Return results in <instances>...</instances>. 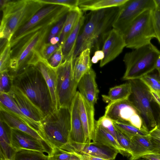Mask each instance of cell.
<instances>
[{
  "label": "cell",
  "instance_id": "ffe728a7",
  "mask_svg": "<svg viewBox=\"0 0 160 160\" xmlns=\"http://www.w3.org/2000/svg\"><path fill=\"white\" fill-rule=\"evenodd\" d=\"M43 76L49 88L55 111L58 109L56 96V69L52 68L47 61L40 55L34 65Z\"/></svg>",
  "mask_w": 160,
  "mask_h": 160
},
{
  "label": "cell",
  "instance_id": "bcb514c9",
  "mask_svg": "<svg viewBox=\"0 0 160 160\" xmlns=\"http://www.w3.org/2000/svg\"><path fill=\"white\" fill-rule=\"evenodd\" d=\"M151 95L152 100L158 105L160 108V95L159 93L155 90L148 88Z\"/></svg>",
  "mask_w": 160,
  "mask_h": 160
},
{
  "label": "cell",
  "instance_id": "b9f144b4",
  "mask_svg": "<svg viewBox=\"0 0 160 160\" xmlns=\"http://www.w3.org/2000/svg\"><path fill=\"white\" fill-rule=\"evenodd\" d=\"M152 15L153 27L156 38L160 44V9L157 5L153 10Z\"/></svg>",
  "mask_w": 160,
  "mask_h": 160
},
{
  "label": "cell",
  "instance_id": "5bb4252c",
  "mask_svg": "<svg viewBox=\"0 0 160 160\" xmlns=\"http://www.w3.org/2000/svg\"><path fill=\"white\" fill-rule=\"evenodd\" d=\"M126 47L123 34L112 28L104 40L102 50L104 54L103 59L100 61L102 67L117 58Z\"/></svg>",
  "mask_w": 160,
  "mask_h": 160
},
{
  "label": "cell",
  "instance_id": "db71d44e",
  "mask_svg": "<svg viewBox=\"0 0 160 160\" xmlns=\"http://www.w3.org/2000/svg\"><path fill=\"white\" fill-rule=\"evenodd\" d=\"M157 70L158 72V76L160 78V69H158Z\"/></svg>",
  "mask_w": 160,
  "mask_h": 160
},
{
  "label": "cell",
  "instance_id": "3957f363",
  "mask_svg": "<svg viewBox=\"0 0 160 160\" xmlns=\"http://www.w3.org/2000/svg\"><path fill=\"white\" fill-rule=\"evenodd\" d=\"M46 5L39 0H1V40L9 42L18 29Z\"/></svg>",
  "mask_w": 160,
  "mask_h": 160
},
{
  "label": "cell",
  "instance_id": "7c38bea8",
  "mask_svg": "<svg viewBox=\"0 0 160 160\" xmlns=\"http://www.w3.org/2000/svg\"><path fill=\"white\" fill-rule=\"evenodd\" d=\"M156 6L154 0H128L119 7L112 25L123 34L133 21L144 11L153 10Z\"/></svg>",
  "mask_w": 160,
  "mask_h": 160
},
{
  "label": "cell",
  "instance_id": "681fc988",
  "mask_svg": "<svg viewBox=\"0 0 160 160\" xmlns=\"http://www.w3.org/2000/svg\"><path fill=\"white\" fill-rule=\"evenodd\" d=\"M159 69H160V55L157 59L155 65L156 69L158 70Z\"/></svg>",
  "mask_w": 160,
  "mask_h": 160
},
{
  "label": "cell",
  "instance_id": "8fae6325",
  "mask_svg": "<svg viewBox=\"0 0 160 160\" xmlns=\"http://www.w3.org/2000/svg\"><path fill=\"white\" fill-rule=\"evenodd\" d=\"M128 81L132 87V93L128 99L139 112L148 129H152L157 125V121L151 107L152 99L148 88L139 79Z\"/></svg>",
  "mask_w": 160,
  "mask_h": 160
},
{
  "label": "cell",
  "instance_id": "8d00e7d4",
  "mask_svg": "<svg viewBox=\"0 0 160 160\" xmlns=\"http://www.w3.org/2000/svg\"><path fill=\"white\" fill-rule=\"evenodd\" d=\"M68 13L62 17L51 28L48 35L45 43H49L50 39L53 37L58 36L59 37L65 22Z\"/></svg>",
  "mask_w": 160,
  "mask_h": 160
},
{
  "label": "cell",
  "instance_id": "9f6ffc18",
  "mask_svg": "<svg viewBox=\"0 0 160 160\" xmlns=\"http://www.w3.org/2000/svg\"><path fill=\"white\" fill-rule=\"evenodd\" d=\"M139 160V159H137V160Z\"/></svg>",
  "mask_w": 160,
  "mask_h": 160
},
{
  "label": "cell",
  "instance_id": "816d5d0a",
  "mask_svg": "<svg viewBox=\"0 0 160 160\" xmlns=\"http://www.w3.org/2000/svg\"><path fill=\"white\" fill-rule=\"evenodd\" d=\"M160 112L158 118V120L157 121V126L159 128H160Z\"/></svg>",
  "mask_w": 160,
  "mask_h": 160
},
{
  "label": "cell",
  "instance_id": "4fadbf2b",
  "mask_svg": "<svg viewBox=\"0 0 160 160\" xmlns=\"http://www.w3.org/2000/svg\"><path fill=\"white\" fill-rule=\"evenodd\" d=\"M10 139L12 147L16 152L26 149L51 155V149L45 143L18 130L10 128Z\"/></svg>",
  "mask_w": 160,
  "mask_h": 160
},
{
  "label": "cell",
  "instance_id": "9a60e30c",
  "mask_svg": "<svg viewBox=\"0 0 160 160\" xmlns=\"http://www.w3.org/2000/svg\"><path fill=\"white\" fill-rule=\"evenodd\" d=\"M108 160H114L119 153L117 150L94 142L79 144H69L67 150Z\"/></svg>",
  "mask_w": 160,
  "mask_h": 160
},
{
  "label": "cell",
  "instance_id": "f907efd6",
  "mask_svg": "<svg viewBox=\"0 0 160 160\" xmlns=\"http://www.w3.org/2000/svg\"><path fill=\"white\" fill-rule=\"evenodd\" d=\"M69 160H81L74 153Z\"/></svg>",
  "mask_w": 160,
  "mask_h": 160
},
{
  "label": "cell",
  "instance_id": "e575fe53",
  "mask_svg": "<svg viewBox=\"0 0 160 160\" xmlns=\"http://www.w3.org/2000/svg\"><path fill=\"white\" fill-rule=\"evenodd\" d=\"M96 123L116 139L115 127L113 121L111 119L104 115L100 117L98 120L96 121Z\"/></svg>",
  "mask_w": 160,
  "mask_h": 160
},
{
  "label": "cell",
  "instance_id": "7a4b0ae2",
  "mask_svg": "<svg viewBox=\"0 0 160 160\" xmlns=\"http://www.w3.org/2000/svg\"><path fill=\"white\" fill-rule=\"evenodd\" d=\"M12 84L22 91L45 117L55 111L46 81L34 66H29L13 72Z\"/></svg>",
  "mask_w": 160,
  "mask_h": 160
},
{
  "label": "cell",
  "instance_id": "52a82bcc",
  "mask_svg": "<svg viewBox=\"0 0 160 160\" xmlns=\"http://www.w3.org/2000/svg\"><path fill=\"white\" fill-rule=\"evenodd\" d=\"M70 10L63 6L46 5L14 33L9 41L10 46L29 32L53 26Z\"/></svg>",
  "mask_w": 160,
  "mask_h": 160
},
{
  "label": "cell",
  "instance_id": "c3c4849f",
  "mask_svg": "<svg viewBox=\"0 0 160 160\" xmlns=\"http://www.w3.org/2000/svg\"><path fill=\"white\" fill-rule=\"evenodd\" d=\"M59 41V37L56 36L51 38L49 41V43L52 45H55L58 43Z\"/></svg>",
  "mask_w": 160,
  "mask_h": 160
},
{
  "label": "cell",
  "instance_id": "9c48e42d",
  "mask_svg": "<svg viewBox=\"0 0 160 160\" xmlns=\"http://www.w3.org/2000/svg\"><path fill=\"white\" fill-rule=\"evenodd\" d=\"M73 56L64 61L56 69V96L58 109H70L76 94L78 83L75 78Z\"/></svg>",
  "mask_w": 160,
  "mask_h": 160
},
{
  "label": "cell",
  "instance_id": "ac0fdd59",
  "mask_svg": "<svg viewBox=\"0 0 160 160\" xmlns=\"http://www.w3.org/2000/svg\"><path fill=\"white\" fill-rule=\"evenodd\" d=\"M78 97L79 92L77 91L70 108L71 127L70 144H71L85 143V135L79 111Z\"/></svg>",
  "mask_w": 160,
  "mask_h": 160
},
{
  "label": "cell",
  "instance_id": "83f0119b",
  "mask_svg": "<svg viewBox=\"0 0 160 160\" xmlns=\"http://www.w3.org/2000/svg\"><path fill=\"white\" fill-rule=\"evenodd\" d=\"M85 20V17L83 14L74 29L61 46L63 56V62L73 56L77 41L81 28L84 25Z\"/></svg>",
  "mask_w": 160,
  "mask_h": 160
},
{
  "label": "cell",
  "instance_id": "d590c367",
  "mask_svg": "<svg viewBox=\"0 0 160 160\" xmlns=\"http://www.w3.org/2000/svg\"><path fill=\"white\" fill-rule=\"evenodd\" d=\"M72 155L71 152L55 148L52 149L48 160H69Z\"/></svg>",
  "mask_w": 160,
  "mask_h": 160
},
{
  "label": "cell",
  "instance_id": "603a6c76",
  "mask_svg": "<svg viewBox=\"0 0 160 160\" xmlns=\"http://www.w3.org/2000/svg\"><path fill=\"white\" fill-rule=\"evenodd\" d=\"M0 110L15 116L39 132L40 124L29 118L22 112L9 93L0 92Z\"/></svg>",
  "mask_w": 160,
  "mask_h": 160
},
{
  "label": "cell",
  "instance_id": "60d3db41",
  "mask_svg": "<svg viewBox=\"0 0 160 160\" xmlns=\"http://www.w3.org/2000/svg\"><path fill=\"white\" fill-rule=\"evenodd\" d=\"M116 139L120 146L126 151L130 157V141L118 129L115 128Z\"/></svg>",
  "mask_w": 160,
  "mask_h": 160
},
{
  "label": "cell",
  "instance_id": "11a10c76",
  "mask_svg": "<svg viewBox=\"0 0 160 160\" xmlns=\"http://www.w3.org/2000/svg\"><path fill=\"white\" fill-rule=\"evenodd\" d=\"M138 159H139V160H147V159H144L143 158H141Z\"/></svg>",
  "mask_w": 160,
  "mask_h": 160
},
{
  "label": "cell",
  "instance_id": "ba28073f",
  "mask_svg": "<svg viewBox=\"0 0 160 160\" xmlns=\"http://www.w3.org/2000/svg\"><path fill=\"white\" fill-rule=\"evenodd\" d=\"M153 10H146L132 23L123 34L126 47L136 49L151 43L156 38L153 21Z\"/></svg>",
  "mask_w": 160,
  "mask_h": 160
},
{
  "label": "cell",
  "instance_id": "484cf974",
  "mask_svg": "<svg viewBox=\"0 0 160 160\" xmlns=\"http://www.w3.org/2000/svg\"><path fill=\"white\" fill-rule=\"evenodd\" d=\"M132 93L130 83L128 82L116 86L109 89L107 95H102L103 101L108 104L128 100Z\"/></svg>",
  "mask_w": 160,
  "mask_h": 160
},
{
  "label": "cell",
  "instance_id": "f35d334b",
  "mask_svg": "<svg viewBox=\"0 0 160 160\" xmlns=\"http://www.w3.org/2000/svg\"><path fill=\"white\" fill-rule=\"evenodd\" d=\"M46 4H56L66 7L70 9L78 8L79 0H39Z\"/></svg>",
  "mask_w": 160,
  "mask_h": 160
},
{
  "label": "cell",
  "instance_id": "d6a6232c",
  "mask_svg": "<svg viewBox=\"0 0 160 160\" xmlns=\"http://www.w3.org/2000/svg\"><path fill=\"white\" fill-rule=\"evenodd\" d=\"M148 88L157 92L160 95V78L155 74H148L139 79Z\"/></svg>",
  "mask_w": 160,
  "mask_h": 160
},
{
  "label": "cell",
  "instance_id": "f1b7e54d",
  "mask_svg": "<svg viewBox=\"0 0 160 160\" xmlns=\"http://www.w3.org/2000/svg\"><path fill=\"white\" fill-rule=\"evenodd\" d=\"M83 14L79 8L70 9L68 13L67 17L59 36V44L62 46L67 37L74 28L81 17Z\"/></svg>",
  "mask_w": 160,
  "mask_h": 160
},
{
  "label": "cell",
  "instance_id": "cb8c5ba5",
  "mask_svg": "<svg viewBox=\"0 0 160 160\" xmlns=\"http://www.w3.org/2000/svg\"><path fill=\"white\" fill-rule=\"evenodd\" d=\"M128 0H79L78 7L82 11H96L119 7Z\"/></svg>",
  "mask_w": 160,
  "mask_h": 160
},
{
  "label": "cell",
  "instance_id": "4dcf8cb0",
  "mask_svg": "<svg viewBox=\"0 0 160 160\" xmlns=\"http://www.w3.org/2000/svg\"><path fill=\"white\" fill-rule=\"evenodd\" d=\"M113 122L115 127L129 139L135 136L148 134L149 132L141 130L128 123L114 121Z\"/></svg>",
  "mask_w": 160,
  "mask_h": 160
},
{
  "label": "cell",
  "instance_id": "8992f818",
  "mask_svg": "<svg viewBox=\"0 0 160 160\" xmlns=\"http://www.w3.org/2000/svg\"><path fill=\"white\" fill-rule=\"evenodd\" d=\"M160 51L152 43L126 53L123 58L126 69L124 80L140 79L155 69L156 62Z\"/></svg>",
  "mask_w": 160,
  "mask_h": 160
},
{
  "label": "cell",
  "instance_id": "836d02e7",
  "mask_svg": "<svg viewBox=\"0 0 160 160\" xmlns=\"http://www.w3.org/2000/svg\"><path fill=\"white\" fill-rule=\"evenodd\" d=\"M11 60V46L8 41L1 49L0 72L8 70Z\"/></svg>",
  "mask_w": 160,
  "mask_h": 160
},
{
  "label": "cell",
  "instance_id": "4316f807",
  "mask_svg": "<svg viewBox=\"0 0 160 160\" xmlns=\"http://www.w3.org/2000/svg\"><path fill=\"white\" fill-rule=\"evenodd\" d=\"M91 49L87 48L82 51L74 60L73 70L77 82H78L82 77L92 68L90 58Z\"/></svg>",
  "mask_w": 160,
  "mask_h": 160
},
{
  "label": "cell",
  "instance_id": "1f68e13d",
  "mask_svg": "<svg viewBox=\"0 0 160 160\" xmlns=\"http://www.w3.org/2000/svg\"><path fill=\"white\" fill-rule=\"evenodd\" d=\"M13 72L6 70L0 72V92L9 93L12 84Z\"/></svg>",
  "mask_w": 160,
  "mask_h": 160
},
{
  "label": "cell",
  "instance_id": "30bf717a",
  "mask_svg": "<svg viewBox=\"0 0 160 160\" xmlns=\"http://www.w3.org/2000/svg\"><path fill=\"white\" fill-rule=\"evenodd\" d=\"M104 115L113 121L128 123L141 130L149 131L140 113L128 99L108 104Z\"/></svg>",
  "mask_w": 160,
  "mask_h": 160
},
{
  "label": "cell",
  "instance_id": "f546056e",
  "mask_svg": "<svg viewBox=\"0 0 160 160\" xmlns=\"http://www.w3.org/2000/svg\"><path fill=\"white\" fill-rule=\"evenodd\" d=\"M49 158L43 152L21 149L16 152L12 160H48Z\"/></svg>",
  "mask_w": 160,
  "mask_h": 160
},
{
  "label": "cell",
  "instance_id": "2e32d148",
  "mask_svg": "<svg viewBox=\"0 0 160 160\" xmlns=\"http://www.w3.org/2000/svg\"><path fill=\"white\" fill-rule=\"evenodd\" d=\"M9 94L16 104L26 116L40 124L45 117V115L22 91L13 85Z\"/></svg>",
  "mask_w": 160,
  "mask_h": 160
},
{
  "label": "cell",
  "instance_id": "277c9868",
  "mask_svg": "<svg viewBox=\"0 0 160 160\" xmlns=\"http://www.w3.org/2000/svg\"><path fill=\"white\" fill-rule=\"evenodd\" d=\"M52 27L29 32L11 46L8 70L15 73L29 66L34 65L40 55V49L46 42Z\"/></svg>",
  "mask_w": 160,
  "mask_h": 160
},
{
  "label": "cell",
  "instance_id": "d4e9b609",
  "mask_svg": "<svg viewBox=\"0 0 160 160\" xmlns=\"http://www.w3.org/2000/svg\"><path fill=\"white\" fill-rule=\"evenodd\" d=\"M93 142L103 144L118 150L124 156H129L125 150L119 144L116 139L95 122V129Z\"/></svg>",
  "mask_w": 160,
  "mask_h": 160
},
{
  "label": "cell",
  "instance_id": "d6986e66",
  "mask_svg": "<svg viewBox=\"0 0 160 160\" xmlns=\"http://www.w3.org/2000/svg\"><path fill=\"white\" fill-rule=\"evenodd\" d=\"M96 77L95 72L91 68L82 77L78 85L79 92L93 106L97 103L99 93Z\"/></svg>",
  "mask_w": 160,
  "mask_h": 160
},
{
  "label": "cell",
  "instance_id": "e0dca14e",
  "mask_svg": "<svg viewBox=\"0 0 160 160\" xmlns=\"http://www.w3.org/2000/svg\"><path fill=\"white\" fill-rule=\"evenodd\" d=\"M78 108L83 126L85 143L93 142L96 121L94 118V106L91 105L79 92Z\"/></svg>",
  "mask_w": 160,
  "mask_h": 160
},
{
  "label": "cell",
  "instance_id": "6da1fadb",
  "mask_svg": "<svg viewBox=\"0 0 160 160\" xmlns=\"http://www.w3.org/2000/svg\"><path fill=\"white\" fill-rule=\"evenodd\" d=\"M119 10V7L92 11L78 36L73 54L74 60L83 51L100 46L110 31Z\"/></svg>",
  "mask_w": 160,
  "mask_h": 160
},
{
  "label": "cell",
  "instance_id": "7402d4cb",
  "mask_svg": "<svg viewBox=\"0 0 160 160\" xmlns=\"http://www.w3.org/2000/svg\"><path fill=\"white\" fill-rule=\"evenodd\" d=\"M0 119L3 121L10 128L18 130L26 133L42 141L49 147L43 138L38 131L10 113L2 110H0Z\"/></svg>",
  "mask_w": 160,
  "mask_h": 160
},
{
  "label": "cell",
  "instance_id": "74e56055",
  "mask_svg": "<svg viewBox=\"0 0 160 160\" xmlns=\"http://www.w3.org/2000/svg\"><path fill=\"white\" fill-rule=\"evenodd\" d=\"M60 46L58 43L52 45L50 43H45L40 49V54L43 58L48 60Z\"/></svg>",
  "mask_w": 160,
  "mask_h": 160
},
{
  "label": "cell",
  "instance_id": "5b68a950",
  "mask_svg": "<svg viewBox=\"0 0 160 160\" xmlns=\"http://www.w3.org/2000/svg\"><path fill=\"white\" fill-rule=\"evenodd\" d=\"M70 109L61 108L46 116L40 122L39 132L52 149H64L70 144Z\"/></svg>",
  "mask_w": 160,
  "mask_h": 160
},
{
  "label": "cell",
  "instance_id": "44dd1931",
  "mask_svg": "<svg viewBox=\"0 0 160 160\" xmlns=\"http://www.w3.org/2000/svg\"><path fill=\"white\" fill-rule=\"evenodd\" d=\"M130 157L129 160H136L154 152L152 138L149 135H137L130 139Z\"/></svg>",
  "mask_w": 160,
  "mask_h": 160
},
{
  "label": "cell",
  "instance_id": "7dc6e473",
  "mask_svg": "<svg viewBox=\"0 0 160 160\" xmlns=\"http://www.w3.org/2000/svg\"><path fill=\"white\" fill-rule=\"evenodd\" d=\"M141 158L148 160H160V154L150 153L143 156Z\"/></svg>",
  "mask_w": 160,
  "mask_h": 160
},
{
  "label": "cell",
  "instance_id": "7bdbcfd3",
  "mask_svg": "<svg viewBox=\"0 0 160 160\" xmlns=\"http://www.w3.org/2000/svg\"><path fill=\"white\" fill-rule=\"evenodd\" d=\"M148 134L155 146L156 153L160 154V128L156 125L149 131Z\"/></svg>",
  "mask_w": 160,
  "mask_h": 160
},
{
  "label": "cell",
  "instance_id": "f6af8a7d",
  "mask_svg": "<svg viewBox=\"0 0 160 160\" xmlns=\"http://www.w3.org/2000/svg\"><path fill=\"white\" fill-rule=\"evenodd\" d=\"M104 57V53L102 50L96 51L91 59V62L93 63H96L99 61L102 60Z\"/></svg>",
  "mask_w": 160,
  "mask_h": 160
},
{
  "label": "cell",
  "instance_id": "ee69618b",
  "mask_svg": "<svg viewBox=\"0 0 160 160\" xmlns=\"http://www.w3.org/2000/svg\"><path fill=\"white\" fill-rule=\"evenodd\" d=\"M72 152L73 153L77 156L81 160H108L76 152Z\"/></svg>",
  "mask_w": 160,
  "mask_h": 160
},
{
  "label": "cell",
  "instance_id": "f5cc1de1",
  "mask_svg": "<svg viewBox=\"0 0 160 160\" xmlns=\"http://www.w3.org/2000/svg\"><path fill=\"white\" fill-rule=\"evenodd\" d=\"M157 6L160 9V0H154Z\"/></svg>",
  "mask_w": 160,
  "mask_h": 160
},
{
  "label": "cell",
  "instance_id": "ab89813d",
  "mask_svg": "<svg viewBox=\"0 0 160 160\" xmlns=\"http://www.w3.org/2000/svg\"><path fill=\"white\" fill-rule=\"evenodd\" d=\"M63 56L61 46L47 60L49 64L53 68L56 69L62 63Z\"/></svg>",
  "mask_w": 160,
  "mask_h": 160
}]
</instances>
